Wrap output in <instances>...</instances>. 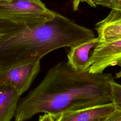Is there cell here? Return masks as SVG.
<instances>
[{
    "instance_id": "6da1fadb",
    "label": "cell",
    "mask_w": 121,
    "mask_h": 121,
    "mask_svg": "<svg viewBox=\"0 0 121 121\" xmlns=\"http://www.w3.org/2000/svg\"><path fill=\"white\" fill-rule=\"evenodd\" d=\"M112 78L110 73L76 70L67 62H60L19 100L14 119L27 121L40 113L55 114L111 102Z\"/></svg>"
},
{
    "instance_id": "7a4b0ae2",
    "label": "cell",
    "mask_w": 121,
    "mask_h": 121,
    "mask_svg": "<svg viewBox=\"0 0 121 121\" xmlns=\"http://www.w3.org/2000/svg\"><path fill=\"white\" fill-rule=\"evenodd\" d=\"M95 37L93 31L55 12L52 19L26 27L0 45V67L18 61L40 60L50 52L73 47Z\"/></svg>"
},
{
    "instance_id": "3957f363",
    "label": "cell",
    "mask_w": 121,
    "mask_h": 121,
    "mask_svg": "<svg viewBox=\"0 0 121 121\" xmlns=\"http://www.w3.org/2000/svg\"><path fill=\"white\" fill-rule=\"evenodd\" d=\"M55 12L41 0H0V19L33 28L52 19Z\"/></svg>"
},
{
    "instance_id": "277c9868",
    "label": "cell",
    "mask_w": 121,
    "mask_h": 121,
    "mask_svg": "<svg viewBox=\"0 0 121 121\" xmlns=\"http://www.w3.org/2000/svg\"><path fill=\"white\" fill-rule=\"evenodd\" d=\"M40 70V60L18 61L0 67V84L8 85L21 95L30 87Z\"/></svg>"
},
{
    "instance_id": "5b68a950",
    "label": "cell",
    "mask_w": 121,
    "mask_h": 121,
    "mask_svg": "<svg viewBox=\"0 0 121 121\" xmlns=\"http://www.w3.org/2000/svg\"><path fill=\"white\" fill-rule=\"evenodd\" d=\"M115 110L114 105L111 102L55 114L43 113L39 116V121H107Z\"/></svg>"
},
{
    "instance_id": "8992f818",
    "label": "cell",
    "mask_w": 121,
    "mask_h": 121,
    "mask_svg": "<svg viewBox=\"0 0 121 121\" xmlns=\"http://www.w3.org/2000/svg\"><path fill=\"white\" fill-rule=\"evenodd\" d=\"M90 61L89 72L101 73L108 67L121 63V38L101 41L93 49Z\"/></svg>"
},
{
    "instance_id": "52a82bcc",
    "label": "cell",
    "mask_w": 121,
    "mask_h": 121,
    "mask_svg": "<svg viewBox=\"0 0 121 121\" xmlns=\"http://www.w3.org/2000/svg\"><path fill=\"white\" fill-rule=\"evenodd\" d=\"M100 41L98 37H94L70 48L67 55L68 64L76 70H88L92 51Z\"/></svg>"
},
{
    "instance_id": "ba28073f",
    "label": "cell",
    "mask_w": 121,
    "mask_h": 121,
    "mask_svg": "<svg viewBox=\"0 0 121 121\" xmlns=\"http://www.w3.org/2000/svg\"><path fill=\"white\" fill-rule=\"evenodd\" d=\"M21 95L14 87L0 84V121H10L15 117Z\"/></svg>"
},
{
    "instance_id": "9c48e42d",
    "label": "cell",
    "mask_w": 121,
    "mask_h": 121,
    "mask_svg": "<svg viewBox=\"0 0 121 121\" xmlns=\"http://www.w3.org/2000/svg\"><path fill=\"white\" fill-rule=\"evenodd\" d=\"M95 29L100 40L121 38V12L112 9L108 16L95 24Z\"/></svg>"
},
{
    "instance_id": "30bf717a",
    "label": "cell",
    "mask_w": 121,
    "mask_h": 121,
    "mask_svg": "<svg viewBox=\"0 0 121 121\" xmlns=\"http://www.w3.org/2000/svg\"><path fill=\"white\" fill-rule=\"evenodd\" d=\"M26 27H27L26 26L23 25L0 19V45L8 39Z\"/></svg>"
},
{
    "instance_id": "8fae6325",
    "label": "cell",
    "mask_w": 121,
    "mask_h": 121,
    "mask_svg": "<svg viewBox=\"0 0 121 121\" xmlns=\"http://www.w3.org/2000/svg\"><path fill=\"white\" fill-rule=\"evenodd\" d=\"M111 102L113 104L116 111L121 112V85L112 79L109 82Z\"/></svg>"
},
{
    "instance_id": "7c38bea8",
    "label": "cell",
    "mask_w": 121,
    "mask_h": 121,
    "mask_svg": "<svg viewBox=\"0 0 121 121\" xmlns=\"http://www.w3.org/2000/svg\"><path fill=\"white\" fill-rule=\"evenodd\" d=\"M79 2H86L92 7L102 6L121 12V0H80Z\"/></svg>"
},
{
    "instance_id": "4fadbf2b",
    "label": "cell",
    "mask_w": 121,
    "mask_h": 121,
    "mask_svg": "<svg viewBox=\"0 0 121 121\" xmlns=\"http://www.w3.org/2000/svg\"><path fill=\"white\" fill-rule=\"evenodd\" d=\"M80 0H73V9L74 11L77 10L79 5Z\"/></svg>"
},
{
    "instance_id": "5bb4252c",
    "label": "cell",
    "mask_w": 121,
    "mask_h": 121,
    "mask_svg": "<svg viewBox=\"0 0 121 121\" xmlns=\"http://www.w3.org/2000/svg\"><path fill=\"white\" fill-rule=\"evenodd\" d=\"M119 66L120 67L121 69L118 72H116L115 75V78H121V63L119 65Z\"/></svg>"
},
{
    "instance_id": "9a60e30c",
    "label": "cell",
    "mask_w": 121,
    "mask_h": 121,
    "mask_svg": "<svg viewBox=\"0 0 121 121\" xmlns=\"http://www.w3.org/2000/svg\"><path fill=\"white\" fill-rule=\"evenodd\" d=\"M8 0V1H10V0Z\"/></svg>"
}]
</instances>
